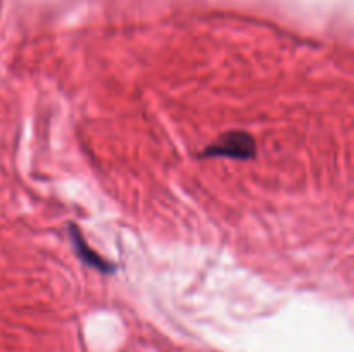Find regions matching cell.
Here are the masks:
<instances>
[{"label": "cell", "mask_w": 354, "mask_h": 352, "mask_svg": "<svg viewBox=\"0 0 354 352\" xmlns=\"http://www.w3.org/2000/svg\"><path fill=\"white\" fill-rule=\"evenodd\" d=\"M256 155V140L248 131H228L218 140L211 141L199 154V157H230V159H252Z\"/></svg>", "instance_id": "6da1fadb"}, {"label": "cell", "mask_w": 354, "mask_h": 352, "mask_svg": "<svg viewBox=\"0 0 354 352\" xmlns=\"http://www.w3.org/2000/svg\"><path fill=\"white\" fill-rule=\"evenodd\" d=\"M69 230H71L69 231V237H71L73 248H75V252H76V255H78L80 261L85 262V264L90 266V268L99 269L100 273H107V275H109L111 271H114L113 264H109V262H107L102 255H99L95 251H93V248H90L88 245H86V242H85V238H83L80 228L69 224Z\"/></svg>", "instance_id": "7a4b0ae2"}]
</instances>
